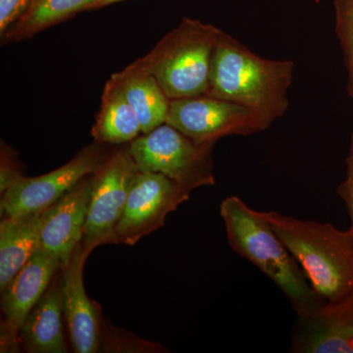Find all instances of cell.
I'll list each match as a JSON object with an SVG mask.
<instances>
[{
	"label": "cell",
	"mask_w": 353,
	"mask_h": 353,
	"mask_svg": "<svg viewBox=\"0 0 353 353\" xmlns=\"http://www.w3.org/2000/svg\"><path fill=\"white\" fill-rule=\"evenodd\" d=\"M101 352L161 353L168 350L159 343L141 340L134 334L114 327L103 318Z\"/></svg>",
	"instance_id": "d6986e66"
},
{
	"label": "cell",
	"mask_w": 353,
	"mask_h": 353,
	"mask_svg": "<svg viewBox=\"0 0 353 353\" xmlns=\"http://www.w3.org/2000/svg\"><path fill=\"white\" fill-rule=\"evenodd\" d=\"M61 271L57 273L19 332L21 350L29 353L68 352L63 333Z\"/></svg>",
	"instance_id": "5bb4252c"
},
{
	"label": "cell",
	"mask_w": 353,
	"mask_h": 353,
	"mask_svg": "<svg viewBox=\"0 0 353 353\" xmlns=\"http://www.w3.org/2000/svg\"><path fill=\"white\" fill-rule=\"evenodd\" d=\"M111 152L108 145L94 141L83 146L68 163L57 170L38 176L17 174L1 192V218L30 214L50 208L83 179L92 175Z\"/></svg>",
	"instance_id": "8992f818"
},
{
	"label": "cell",
	"mask_w": 353,
	"mask_h": 353,
	"mask_svg": "<svg viewBox=\"0 0 353 353\" xmlns=\"http://www.w3.org/2000/svg\"><path fill=\"white\" fill-rule=\"evenodd\" d=\"M220 215L232 250L282 290L296 316L313 312L326 303L313 289L263 213L253 210L239 197L230 196L221 203Z\"/></svg>",
	"instance_id": "7a4b0ae2"
},
{
	"label": "cell",
	"mask_w": 353,
	"mask_h": 353,
	"mask_svg": "<svg viewBox=\"0 0 353 353\" xmlns=\"http://www.w3.org/2000/svg\"><path fill=\"white\" fill-rule=\"evenodd\" d=\"M97 0H32L15 24L1 36V43H21L39 32L90 11Z\"/></svg>",
	"instance_id": "ac0fdd59"
},
{
	"label": "cell",
	"mask_w": 353,
	"mask_h": 353,
	"mask_svg": "<svg viewBox=\"0 0 353 353\" xmlns=\"http://www.w3.org/2000/svg\"><path fill=\"white\" fill-rule=\"evenodd\" d=\"M141 134L136 111L119 82L111 75L104 85L101 108L92 128L94 141L101 145H129Z\"/></svg>",
	"instance_id": "e0dca14e"
},
{
	"label": "cell",
	"mask_w": 353,
	"mask_h": 353,
	"mask_svg": "<svg viewBox=\"0 0 353 353\" xmlns=\"http://www.w3.org/2000/svg\"><path fill=\"white\" fill-rule=\"evenodd\" d=\"M347 180L341 183L338 194H340L343 201H345V205L352 219V227L353 228V141L352 145V150L350 155L347 159Z\"/></svg>",
	"instance_id": "7402d4cb"
},
{
	"label": "cell",
	"mask_w": 353,
	"mask_h": 353,
	"mask_svg": "<svg viewBox=\"0 0 353 353\" xmlns=\"http://www.w3.org/2000/svg\"><path fill=\"white\" fill-rule=\"evenodd\" d=\"M221 31L215 26L183 17L139 61L170 101L206 94Z\"/></svg>",
	"instance_id": "277c9868"
},
{
	"label": "cell",
	"mask_w": 353,
	"mask_h": 353,
	"mask_svg": "<svg viewBox=\"0 0 353 353\" xmlns=\"http://www.w3.org/2000/svg\"><path fill=\"white\" fill-rule=\"evenodd\" d=\"M294 70V62L259 57L221 31L206 95L252 108L272 124L289 108Z\"/></svg>",
	"instance_id": "6da1fadb"
},
{
	"label": "cell",
	"mask_w": 353,
	"mask_h": 353,
	"mask_svg": "<svg viewBox=\"0 0 353 353\" xmlns=\"http://www.w3.org/2000/svg\"><path fill=\"white\" fill-rule=\"evenodd\" d=\"M123 92L141 122V132L148 134L165 124L170 110V99L165 94L155 77L139 59L114 73Z\"/></svg>",
	"instance_id": "2e32d148"
},
{
	"label": "cell",
	"mask_w": 353,
	"mask_h": 353,
	"mask_svg": "<svg viewBox=\"0 0 353 353\" xmlns=\"http://www.w3.org/2000/svg\"><path fill=\"white\" fill-rule=\"evenodd\" d=\"M60 270L57 259L41 248L2 290L0 352H20L21 327Z\"/></svg>",
	"instance_id": "30bf717a"
},
{
	"label": "cell",
	"mask_w": 353,
	"mask_h": 353,
	"mask_svg": "<svg viewBox=\"0 0 353 353\" xmlns=\"http://www.w3.org/2000/svg\"><path fill=\"white\" fill-rule=\"evenodd\" d=\"M336 29L347 48L350 72L353 76V0H334Z\"/></svg>",
	"instance_id": "ffe728a7"
},
{
	"label": "cell",
	"mask_w": 353,
	"mask_h": 353,
	"mask_svg": "<svg viewBox=\"0 0 353 353\" xmlns=\"http://www.w3.org/2000/svg\"><path fill=\"white\" fill-rule=\"evenodd\" d=\"M166 123L196 143L208 145L224 137L250 136L272 125L252 108L206 94L170 101Z\"/></svg>",
	"instance_id": "52a82bcc"
},
{
	"label": "cell",
	"mask_w": 353,
	"mask_h": 353,
	"mask_svg": "<svg viewBox=\"0 0 353 353\" xmlns=\"http://www.w3.org/2000/svg\"><path fill=\"white\" fill-rule=\"evenodd\" d=\"M289 352L353 353V296L297 316Z\"/></svg>",
	"instance_id": "8fae6325"
},
{
	"label": "cell",
	"mask_w": 353,
	"mask_h": 353,
	"mask_svg": "<svg viewBox=\"0 0 353 353\" xmlns=\"http://www.w3.org/2000/svg\"><path fill=\"white\" fill-rule=\"evenodd\" d=\"M88 255L79 245L70 263L61 270L64 320L77 353L101 352L103 317L101 308L88 296L83 272Z\"/></svg>",
	"instance_id": "7c38bea8"
},
{
	"label": "cell",
	"mask_w": 353,
	"mask_h": 353,
	"mask_svg": "<svg viewBox=\"0 0 353 353\" xmlns=\"http://www.w3.org/2000/svg\"><path fill=\"white\" fill-rule=\"evenodd\" d=\"M128 146L139 171L162 174L189 194L215 183L214 145L197 143L167 123L141 134Z\"/></svg>",
	"instance_id": "5b68a950"
},
{
	"label": "cell",
	"mask_w": 353,
	"mask_h": 353,
	"mask_svg": "<svg viewBox=\"0 0 353 353\" xmlns=\"http://www.w3.org/2000/svg\"><path fill=\"white\" fill-rule=\"evenodd\" d=\"M262 213L326 303L353 296L352 227L341 231L329 223Z\"/></svg>",
	"instance_id": "3957f363"
},
{
	"label": "cell",
	"mask_w": 353,
	"mask_h": 353,
	"mask_svg": "<svg viewBox=\"0 0 353 353\" xmlns=\"http://www.w3.org/2000/svg\"><path fill=\"white\" fill-rule=\"evenodd\" d=\"M92 175L85 176L46 210L41 228V248L64 269L82 241L92 194Z\"/></svg>",
	"instance_id": "4fadbf2b"
},
{
	"label": "cell",
	"mask_w": 353,
	"mask_h": 353,
	"mask_svg": "<svg viewBox=\"0 0 353 353\" xmlns=\"http://www.w3.org/2000/svg\"><path fill=\"white\" fill-rule=\"evenodd\" d=\"M125 1V0H97L92 7L90 8V11L99 10V9L104 8V7L111 6V4L117 3V2Z\"/></svg>",
	"instance_id": "603a6c76"
},
{
	"label": "cell",
	"mask_w": 353,
	"mask_h": 353,
	"mask_svg": "<svg viewBox=\"0 0 353 353\" xmlns=\"http://www.w3.org/2000/svg\"><path fill=\"white\" fill-rule=\"evenodd\" d=\"M32 0H0V37L19 19Z\"/></svg>",
	"instance_id": "44dd1931"
},
{
	"label": "cell",
	"mask_w": 353,
	"mask_h": 353,
	"mask_svg": "<svg viewBox=\"0 0 353 353\" xmlns=\"http://www.w3.org/2000/svg\"><path fill=\"white\" fill-rule=\"evenodd\" d=\"M48 208L30 214L1 218L0 292L41 248V228Z\"/></svg>",
	"instance_id": "9a60e30c"
},
{
	"label": "cell",
	"mask_w": 353,
	"mask_h": 353,
	"mask_svg": "<svg viewBox=\"0 0 353 353\" xmlns=\"http://www.w3.org/2000/svg\"><path fill=\"white\" fill-rule=\"evenodd\" d=\"M139 171L126 145L112 150L92 174V194L80 243L88 256L94 248L111 243L114 229L119 222Z\"/></svg>",
	"instance_id": "ba28073f"
},
{
	"label": "cell",
	"mask_w": 353,
	"mask_h": 353,
	"mask_svg": "<svg viewBox=\"0 0 353 353\" xmlns=\"http://www.w3.org/2000/svg\"><path fill=\"white\" fill-rule=\"evenodd\" d=\"M190 194L159 173L139 171L126 205L114 229L111 243L134 245L164 225L165 219Z\"/></svg>",
	"instance_id": "9c48e42d"
}]
</instances>
